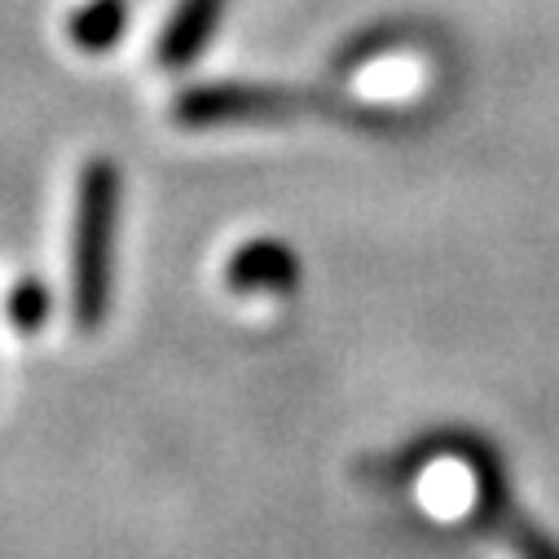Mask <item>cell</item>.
<instances>
[{
    "instance_id": "1",
    "label": "cell",
    "mask_w": 559,
    "mask_h": 559,
    "mask_svg": "<svg viewBox=\"0 0 559 559\" xmlns=\"http://www.w3.org/2000/svg\"><path fill=\"white\" fill-rule=\"evenodd\" d=\"M119 168L97 155L80 173L75 203V247H71V296L75 326L97 331L110 313V277H115V221H119Z\"/></svg>"
},
{
    "instance_id": "6",
    "label": "cell",
    "mask_w": 559,
    "mask_h": 559,
    "mask_svg": "<svg viewBox=\"0 0 559 559\" xmlns=\"http://www.w3.org/2000/svg\"><path fill=\"white\" fill-rule=\"evenodd\" d=\"M485 524H489V528H498V533L515 546V555H520V559H559V542H555L546 528H537V524L515 507V498H511V502H502L493 515H485Z\"/></svg>"
},
{
    "instance_id": "8",
    "label": "cell",
    "mask_w": 559,
    "mask_h": 559,
    "mask_svg": "<svg viewBox=\"0 0 559 559\" xmlns=\"http://www.w3.org/2000/svg\"><path fill=\"white\" fill-rule=\"evenodd\" d=\"M396 40H405V27H379V32H366V36H357V40L335 58V71H357L361 62H370L374 53H383V49L396 45Z\"/></svg>"
},
{
    "instance_id": "4",
    "label": "cell",
    "mask_w": 559,
    "mask_h": 559,
    "mask_svg": "<svg viewBox=\"0 0 559 559\" xmlns=\"http://www.w3.org/2000/svg\"><path fill=\"white\" fill-rule=\"evenodd\" d=\"M225 14V0H177V10L159 36V62L168 71H186L190 62H199V53L212 45L216 27Z\"/></svg>"
},
{
    "instance_id": "3",
    "label": "cell",
    "mask_w": 559,
    "mask_h": 559,
    "mask_svg": "<svg viewBox=\"0 0 559 559\" xmlns=\"http://www.w3.org/2000/svg\"><path fill=\"white\" fill-rule=\"evenodd\" d=\"M225 283L247 296H283L300 283V255L283 238H251L229 255Z\"/></svg>"
},
{
    "instance_id": "7",
    "label": "cell",
    "mask_w": 559,
    "mask_h": 559,
    "mask_svg": "<svg viewBox=\"0 0 559 559\" xmlns=\"http://www.w3.org/2000/svg\"><path fill=\"white\" fill-rule=\"evenodd\" d=\"M53 313V300H49V287L40 277H23V283L10 292V322L19 331H40Z\"/></svg>"
},
{
    "instance_id": "2",
    "label": "cell",
    "mask_w": 559,
    "mask_h": 559,
    "mask_svg": "<svg viewBox=\"0 0 559 559\" xmlns=\"http://www.w3.org/2000/svg\"><path fill=\"white\" fill-rule=\"evenodd\" d=\"M313 97L283 84H194L173 102V119L181 128H225V123H260L309 110Z\"/></svg>"
},
{
    "instance_id": "5",
    "label": "cell",
    "mask_w": 559,
    "mask_h": 559,
    "mask_svg": "<svg viewBox=\"0 0 559 559\" xmlns=\"http://www.w3.org/2000/svg\"><path fill=\"white\" fill-rule=\"evenodd\" d=\"M128 27V5L123 0H88V5L71 19V40L88 53L110 49Z\"/></svg>"
}]
</instances>
